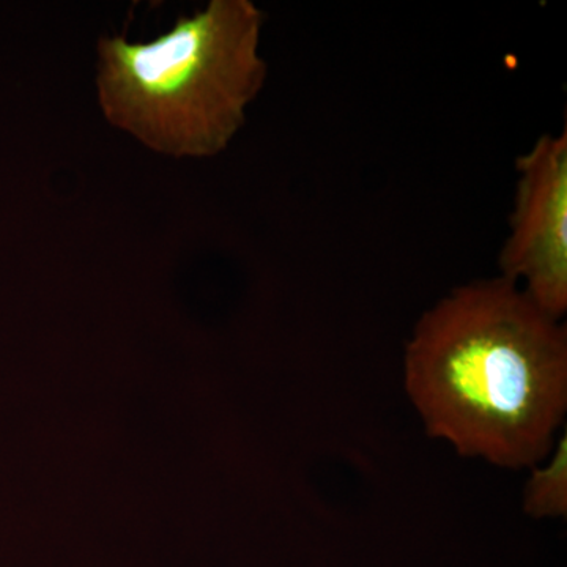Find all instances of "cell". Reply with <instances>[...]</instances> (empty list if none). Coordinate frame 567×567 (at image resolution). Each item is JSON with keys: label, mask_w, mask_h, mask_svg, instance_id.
<instances>
[{"label": "cell", "mask_w": 567, "mask_h": 567, "mask_svg": "<svg viewBox=\"0 0 567 567\" xmlns=\"http://www.w3.org/2000/svg\"><path fill=\"white\" fill-rule=\"evenodd\" d=\"M509 234L498 256L516 284L554 319L567 312V130L543 134L516 162Z\"/></svg>", "instance_id": "3957f363"}, {"label": "cell", "mask_w": 567, "mask_h": 567, "mask_svg": "<svg viewBox=\"0 0 567 567\" xmlns=\"http://www.w3.org/2000/svg\"><path fill=\"white\" fill-rule=\"evenodd\" d=\"M262 25L251 0H212L155 40L103 37L96 91L104 117L162 155H219L267 81Z\"/></svg>", "instance_id": "7a4b0ae2"}, {"label": "cell", "mask_w": 567, "mask_h": 567, "mask_svg": "<svg viewBox=\"0 0 567 567\" xmlns=\"http://www.w3.org/2000/svg\"><path fill=\"white\" fill-rule=\"evenodd\" d=\"M404 371L425 432L461 456L518 470L554 450L567 412V328L502 276L427 309Z\"/></svg>", "instance_id": "6da1fadb"}, {"label": "cell", "mask_w": 567, "mask_h": 567, "mask_svg": "<svg viewBox=\"0 0 567 567\" xmlns=\"http://www.w3.org/2000/svg\"><path fill=\"white\" fill-rule=\"evenodd\" d=\"M558 435L550 461L533 466L524 491V511L535 518L567 516V439Z\"/></svg>", "instance_id": "277c9868"}]
</instances>
